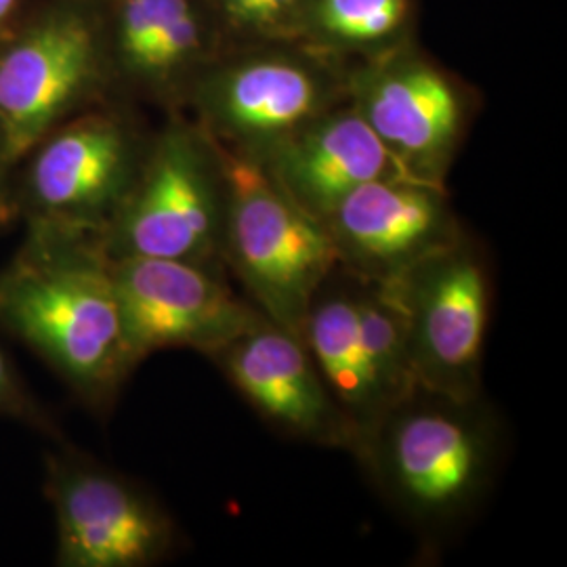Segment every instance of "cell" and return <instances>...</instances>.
Instances as JSON below:
<instances>
[{
	"label": "cell",
	"instance_id": "1",
	"mask_svg": "<svg viewBox=\"0 0 567 567\" xmlns=\"http://www.w3.org/2000/svg\"><path fill=\"white\" fill-rule=\"evenodd\" d=\"M0 324L53 365L82 400L107 408L137 368L97 240L28 227L0 271Z\"/></svg>",
	"mask_w": 567,
	"mask_h": 567
},
{
	"label": "cell",
	"instance_id": "2",
	"mask_svg": "<svg viewBox=\"0 0 567 567\" xmlns=\"http://www.w3.org/2000/svg\"><path fill=\"white\" fill-rule=\"evenodd\" d=\"M503 446V425L482 395L461 400L416 385L386 405L353 454L412 526L442 534L480 507Z\"/></svg>",
	"mask_w": 567,
	"mask_h": 567
},
{
	"label": "cell",
	"instance_id": "3",
	"mask_svg": "<svg viewBox=\"0 0 567 567\" xmlns=\"http://www.w3.org/2000/svg\"><path fill=\"white\" fill-rule=\"evenodd\" d=\"M112 89L102 0H44L0 32V131L13 163Z\"/></svg>",
	"mask_w": 567,
	"mask_h": 567
},
{
	"label": "cell",
	"instance_id": "4",
	"mask_svg": "<svg viewBox=\"0 0 567 567\" xmlns=\"http://www.w3.org/2000/svg\"><path fill=\"white\" fill-rule=\"evenodd\" d=\"M225 215L221 147L192 118L175 114L152 135L142 171L100 248L112 261L171 259L225 269Z\"/></svg>",
	"mask_w": 567,
	"mask_h": 567
},
{
	"label": "cell",
	"instance_id": "5",
	"mask_svg": "<svg viewBox=\"0 0 567 567\" xmlns=\"http://www.w3.org/2000/svg\"><path fill=\"white\" fill-rule=\"evenodd\" d=\"M250 47L219 53L192 82L182 105L221 150L261 163L284 140L347 100V70L297 42Z\"/></svg>",
	"mask_w": 567,
	"mask_h": 567
},
{
	"label": "cell",
	"instance_id": "6",
	"mask_svg": "<svg viewBox=\"0 0 567 567\" xmlns=\"http://www.w3.org/2000/svg\"><path fill=\"white\" fill-rule=\"evenodd\" d=\"M150 140L128 112L107 102L61 122L18 164V219L100 244L142 171Z\"/></svg>",
	"mask_w": 567,
	"mask_h": 567
},
{
	"label": "cell",
	"instance_id": "7",
	"mask_svg": "<svg viewBox=\"0 0 567 567\" xmlns=\"http://www.w3.org/2000/svg\"><path fill=\"white\" fill-rule=\"evenodd\" d=\"M224 264L271 322L301 334L309 305L339 269L322 221L292 203L264 166L225 152Z\"/></svg>",
	"mask_w": 567,
	"mask_h": 567
},
{
	"label": "cell",
	"instance_id": "8",
	"mask_svg": "<svg viewBox=\"0 0 567 567\" xmlns=\"http://www.w3.org/2000/svg\"><path fill=\"white\" fill-rule=\"evenodd\" d=\"M381 286L402 311L416 385L480 398L492 280L475 240L465 234Z\"/></svg>",
	"mask_w": 567,
	"mask_h": 567
},
{
	"label": "cell",
	"instance_id": "9",
	"mask_svg": "<svg viewBox=\"0 0 567 567\" xmlns=\"http://www.w3.org/2000/svg\"><path fill=\"white\" fill-rule=\"evenodd\" d=\"M344 89L405 177L444 185L473 112L454 76L402 44L347 70Z\"/></svg>",
	"mask_w": 567,
	"mask_h": 567
},
{
	"label": "cell",
	"instance_id": "10",
	"mask_svg": "<svg viewBox=\"0 0 567 567\" xmlns=\"http://www.w3.org/2000/svg\"><path fill=\"white\" fill-rule=\"evenodd\" d=\"M47 494L58 517L60 566H156L177 543L173 517L147 489L84 456H53Z\"/></svg>",
	"mask_w": 567,
	"mask_h": 567
},
{
	"label": "cell",
	"instance_id": "11",
	"mask_svg": "<svg viewBox=\"0 0 567 567\" xmlns=\"http://www.w3.org/2000/svg\"><path fill=\"white\" fill-rule=\"evenodd\" d=\"M126 343L135 364L161 349L210 358L265 316L240 297L227 271L171 259H110Z\"/></svg>",
	"mask_w": 567,
	"mask_h": 567
},
{
	"label": "cell",
	"instance_id": "12",
	"mask_svg": "<svg viewBox=\"0 0 567 567\" xmlns=\"http://www.w3.org/2000/svg\"><path fill=\"white\" fill-rule=\"evenodd\" d=\"M322 225L339 269L362 282L386 284L466 231L444 185L389 177L347 194Z\"/></svg>",
	"mask_w": 567,
	"mask_h": 567
},
{
	"label": "cell",
	"instance_id": "13",
	"mask_svg": "<svg viewBox=\"0 0 567 567\" xmlns=\"http://www.w3.org/2000/svg\"><path fill=\"white\" fill-rule=\"evenodd\" d=\"M208 360L271 429L307 444L349 452L358 446L355 429L301 334L264 318Z\"/></svg>",
	"mask_w": 567,
	"mask_h": 567
},
{
	"label": "cell",
	"instance_id": "14",
	"mask_svg": "<svg viewBox=\"0 0 567 567\" xmlns=\"http://www.w3.org/2000/svg\"><path fill=\"white\" fill-rule=\"evenodd\" d=\"M114 89L171 110L219 55V28L206 0H102Z\"/></svg>",
	"mask_w": 567,
	"mask_h": 567
},
{
	"label": "cell",
	"instance_id": "15",
	"mask_svg": "<svg viewBox=\"0 0 567 567\" xmlns=\"http://www.w3.org/2000/svg\"><path fill=\"white\" fill-rule=\"evenodd\" d=\"M259 164L292 203L318 221L360 185L405 177L347 100L305 124Z\"/></svg>",
	"mask_w": 567,
	"mask_h": 567
},
{
	"label": "cell",
	"instance_id": "16",
	"mask_svg": "<svg viewBox=\"0 0 567 567\" xmlns=\"http://www.w3.org/2000/svg\"><path fill=\"white\" fill-rule=\"evenodd\" d=\"M301 337L326 385L355 429L360 444L370 426L385 412L386 402L365 358L353 278L343 269H337L313 297Z\"/></svg>",
	"mask_w": 567,
	"mask_h": 567
},
{
	"label": "cell",
	"instance_id": "17",
	"mask_svg": "<svg viewBox=\"0 0 567 567\" xmlns=\"http://www.w3.org/2000/svg\"><path fill=\"white\" fill-rule=\"evenodd\" d=\"M414 21V0H307L297 44L324 55L379 58L402 44Z\"/></svg>",
	"mask_w": 567,
	"mask_h": 567
},
{
	"label": "cell",
	"instance_id": "18",
	"mask_svg": "<svg viewBox=\"0 0 567 567\" xmlns=\"http://www.w3.org/2000/svg\"><path fill=\"white\" fill-rule=\"evenodd\" d=\"M355 309L365 358L386 405L416 386L404 318L385 286L353 278Z\"/></svg>",
	"mask_w": 567,
	"mask_h": 567
},
{
	"label": "cell",
	"instance_id": "19",
	"mask_svg": "<svg viewBox=\"0 0 567 567\" xmlns=\"http://www.w3.org/2000/svg\"><path fill=\"white\" fill-rule=\"evenodd\" d=\"M0 414L11 416V419H20L28 425L51 429L44 412L34 402V398L28 393V389L21 383L18 372L13 370V365L7 360V355L2 351H0Z\"/></svg>",
	"mask_w": 567,
	"mask_h": 567
},
{
	"label": "cell",
	"instance_id": "20",
	"mask_svg": "<svg viewBox=\"0 0 567 567\" xmlns=\"http://www.w3.org/2000/svg\"><path fill=\"white\" fill-rule=\"evenodd\" d=\"M16 171L18 164L9 156L7 143L0 131V227H7L18 219L16 208Z\"/></svg>",
	"mask_w": 567,
	"mask_h": 567
},
{
	"label": "cell",
	"instance_id": "21",
	"mask_svg": "<svg viewBox=\"0 0 567 567\" xmlns=\"http://www.w3.org/2000/svg\"><path fill=\"white\" fill-rule=\"evenodd\" d=\"M23 0H0V32H4L20 16Z\"/></svg>",
	"mask_w": 567,
	"mask_h": 567
}]
</instances>
